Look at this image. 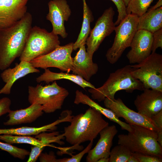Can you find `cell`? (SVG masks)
Segmentation results:
<instances>
[{"label":"cell","instance_id":"e0dca14e","mask_svg":"<svg viewBox=\"0 0 162 162\" xmlns=\"http://www.w3.org/2000/svg\"><path fill=\"white\" fill-rule=\"evenodd\" d=\"M0 76L5 83L0 90V94H10L12 86L14 82L19 79L33 73H38L40 70L34 67L30 62L25 60L20 61L13 68H8L3 70Z\"/></svg>","mask_w":162,"mask_h":162},{"label":"cell","instance_id":"7a4b0ae2","mask_svg":"<svg viewBox=\"0 0 162 162\" xmlns=\"http://www.w3.org/2000/svg\"><path fill=\"white\" fill-rule=\"evenodd\" d=\"M70 124L64 128L63 134L68 143L77 147L82 143L94 140L100 132L109 125L102 115L90 107L84 113L73 116Z\"/></svg>","mask_w":162,"mask_h":162},{"label":"cell","instance_id":"30bf717a","mask_svg":"<svg viewBox=\"0 0 162 162\" xmlns=\"http://www.w3.org/2000/svg\"><path fill=\"white\" fill-rule=\"evenodd\" d=\"M115 11L112 7L106 9L96 22L95 26L91 30L86 44V51L92 58L100 45L106 37L114 31L116 25L113 22Z\"/></svg>","mask_w":162,"mask_h":162},{"label":"cell","instance_id":"74e56055","mask_svg":"<svg viewBox=\"0 0 162 162\" xmlns=\"http://www.w3.org/2000/svg\"><path fill=\"white\" fill-rule=\"evenodd\" d=\"M127 162H139L138 159H137V158L133 154L129 158Z\"/></svg>","mask_w":162,"mask_h":162},{"label":"cell","instance_id":"ab89813d","mask_svg":"<svg viewBox=\"0 0 162 162\" xmlns=\"http://www.w3.org/2000/svg\"><path fill=\"white\" fill-rule=\"evenodd\" d=\"M126 7L130 0H123Z\"/></svg>","mask_w":162,"mask_h":162},{"label":"cell","instance_id":"8d00e7d4","mask_svg":"<svg viewBox=\"0 0 162 162\" xmlns=\"http://www.w3.org/2000/svg\"><path fill=\"white\" fill-rule=\"evenodd\" d=\"M162 0H158V1L154 6L152 7L149 9L154 10L162 6Z\"/></svg>","mask_w":162,"mask_h":162},{"label":"cell","instance_id":"603a6c76","mask_svg":"<svg viewBox=\"0 0 162 162\" xmlns=\"http://www.w3.org/2000/svg\"><path fill=\"white\" fill-rule=\"evenodd\" d=\"M162 28V7L154 10L148 9L138 17L137 29L152 33Z\"/></svg>","mask_w":162,"mask_h":162},{"label":"cell","instance_id":"484cf974","mask_svg":"<svg viewBox=\"0 0 162 162\" xmlns=\"http://www.w3.org/2000/svg\"><path fill=\"white\" fill-rule=\"evenodd\" d=\"M0 140L10 144L24 143L39 147L42 145L41 142L38 139L29 136L3 134L0 135Z\"/></svg>","mask_w":162,"mask_h":162},{"label":"cell","instance_id":"4dcf8cb0","mask_svg":"<svg viewBox=\"0 0 162 162\" xmlns=\"http://www.w3.org/2000/svg\"><path fill=\"white\" fill-rule=\"evenodd\" d=\"M94 140L90 141L87 147L82 151L76 155H73L70 158H64L58 159V162H80L84 155L88 153L91 149L93 145Z\"/></svg>","mask_w":162,"mask_h":162},{"label":"cell","instance_id":"5b68a950","mask_svg":"<svg viewBox=\"0 0 162 162\" xmlns=\"http://www.w3.org/2000/svg\"><path fill=\"white\" fill-rule=\"evenodd\" d=\"M60 43L58 35L52 32L36 26L32 27L20 60L30 62L51 52Z\"/></svg>","mask_w":162,"mask_h":162},{"label":"cell","instance_id":"7c38bea8","mask_svg":"<svg viewBox=\"0 0 162 162\" xmlns=\"http://www.w3.org/2000/svg\"><path fill=\"white\" fill-rule=\"evenodd\" d=\"M49 12L46 19L51 23L54 34L63 38L68 36L64 22L67 21L71 14L69 6L66 0H52L48 3Z\"/></svg>","mask_w":162,"mask_h":162},{"label":"cell","instance_id":"2e32d148","mask_svg":"<svg viewBox=\"0 0 162 162\" xmlns=\"http://www.w3.org/2000/svg\"><path fill=\"white\" fill-rule=\"evenodd\" d=\"M118 132L116 126L114 125L103 129L99 133L100 139L96 146L88 153L86 162H97L102 158H109L114 138Z\"/></svg>","mask_w":162,"mask_h":162},{"label":"cell","instance_id":"3957f363","mask_svg":"<svg viewBox=\"0 0 162 162\" xmlns=\"http://www.w3.org/2000/svg\"><path fill=\"white\" fill-rule=\"evenodd\" d=\"M131 71L130 65H127L110 73L102 86L88 90L92 98L100 102L106 98H115L116 93L121 90L128 92L135 90L142 91L144 89L142 84L133 76Z\"/></svg>","mask_w":162,"mask_h":162},{"label":"cell","instance_id":"f35d334b","mask_svg":"<svg viewBox=\"0 0 162 162\" xmlns=\"http://www.w3.org/2000/svg\"><path fill=\"white\" fill-rule=\"evenodd\" d=\"M109 158H103L99 159L97 162H109Z\"/></svg>","mask_w":162,"mask_h":162},{"label":"cell","instance_id":"9c48e42d","mask_svg":"<svg viewBox=\"0 0 162 162\" xmlns=\"http://www.w3.org/2000/svg\"><path fill=\"white\" fill-rule=\"evenodd\" d=\"M73 44L71 42L65 45H59L51 52L37 58L30 62L36 68L45 69L56 68L69 73L72 70L73 65L71 54Z\"/></svg>","mask_w":162,"mask_h":162},{"label":"cell","instance_id":"1f68e13d","mask_svg":"<svg viewBox=\"0 0 162 162\" xmlns=\"http://www.w3.org/2000/svg\"><path fill=\"white\" fill-rule=\"evenodd\" d=\"M151 118L155 123L158 129L157 141L162 146V110L153 116Z\"/></svg>","mask_w":162,"mask_h":162},{"label":"cell","instance_id":"83f0119b","mask_svg":"<svg viewBox=\"0 0 162 162\" xmlns=\"http://www.w3.org/2000/svg\"><path fill=\"white\" fill-rule=\"evenodd\" d=\"M132 154L126 147L118 144L110 151L109 162H127Z\"/></svg>","mask_w":162,"mask_h":162},{"label":"cell","instance_id":"e575fe53","mask_svg":"<svg viewBox=\"0 0 162 162\" xmlns=\"http://www.w3.org/2000/svg\"><path fill=\"white\" fill-rule=\"evenodd\" d=\"M11 103L8 98L4 97L0 99V116L10 112Z\"/></svg>","mask_w":162,"mask_h":162},{"label":"cell","instance_id":"d6986e66","mask_svg":"<svg viewBox=\"0 0 162 162\" xmlns=\"http://www.w3.org/2000/svg\"><path fill=\"white\" fill-rule=\"evenodd\" d=\"M71 110H65L62 112L58 119L49 124L39 127H22L17 128L0 129V135L9 134L17 135L31 136L37 135L43 132L50 130H55L56 125L64 122H70L73 116Z\"/></svg>","mask_w":162,"mask_h":162},{"label":"cell","instance_id":"7402d4cb","mask_svg":"<svg viewBox=\"0 0 162 162\" xmlns=\"http://www.w3.org/2000/svg\"><path fill=\"white\" fill-rule=\"evenodd\" d=\"M62 79L71 81L79 85L83 89L86 88H95V87L88 81L84 80L79 75L68 73H55L49 69H44V72L37 77L36 81L38 83L44 82L47 83L55 81Z\"/></svg>","mask_w":162,"mask_h":162},{"label":"cell","instance_id":"44dd1931","mask_svg":"<svg viewBox=\"0 0 162 162\" xmlns=\"http://www.w3.org/2000/svg\"><path fill=\"white\" fill-rule=\"evenodd\" d=\"M74 103L76 104H82L87 105L94 109L110 121L119 124L122 130H125L128 132L132 130L130 124L120 120L111 110L102 107L81 91L79 90L76 91Z\"/></svg>","mask_w":162,"mask_h":162},{"label":"cell","instance_id":"d4e9b609","mask_svg":"<svg viewBox=\"0 0 162 162\" xmlns=\"http://www.w3.org/2000/svg\"><path fill=\"white\" fill-rule=\"evenodd\" d=\"M83 19L81 28L76 41L74 43L73 50H76L82 45L86 44V40L91 31L90 23L93 21L92 13L86 0H82Z\"/></svg>","mask_w":162,"mask_h":162},{"label":"cell","instance_id":"ba28073f","mask_svg":"<svg viewBox=\"0 0 162 162\" xmlns=\"http://www.w3.org/2000/svg\"><path fill=\"white\" fill-rule=\"evenodd\" d=\"M138 19L136 15L128 14L116 26L114 42L106 54L107 60L111 64L116 63L125 50L130 47L137 31Z\"/></svg>","mask_w":162,"mask_h":162},{"label":"cell","instance_id":"d6a6232c","mask_svg":"<svg viewBox=\"0 0 162 162\" xmlns=\"http://www.w3.org/2000/svg\"><path fill=\"white\" fill-rule=\"evenodd\" d=\"M159 47L162 48V28L152 33V53Z\"/></svg>","mask_w":162,"mask_h":162},{"label":"cell","instance_id":"8992f818","mask_svg":"<svg viewBox=\"0 0 162 162\" xmlns=\"http://www.w3.org/2000/svg\"><path fill=\"white\" fill-rule=\"evenodd\" d=\"M28 100L31 104L36 103L42 105L46 113H53L62 108L69 94L65 88L59 86L56 81L51 84L43 86L38 84L28 87Z\"/></svg>","mask_w":162,"mask_h":162},{"label":"cell","instance_id":"d590c367","mask_svg":"<svg viewBox=\"0 0 162 162\" xmlns=\"http://www.w3.org/2000/svg\"><path fill=\"white\" fill-rule=\"evenodd\" d=\"M39 158L41 162H58V159H56V156L52 152L48 154L46 153H41Z\"/></svg>","mask_w":162,"mask_h":162},{"label":"cell","instance_id":"5bb4252c","mask_svg":"<svg viewBox=\"0 0 162 162\" xmlns=\"http://www.w3.org/2000/svg\"><path fill=\"white\" fill-rule=\"evenodd\" d=\"M28 0H0V31L12 26L27 12Z\"/></svg>","mask_w":162,"mask_h":162},{"label":"cell","instance_id":"f546056e","mask_svg":"<svg viewBox=\"0 0 162 162\" xmlns=\"http://www.w3.org/2000/svg\"><path fill=\"white\" fill-rule=\"evenodd\" d=\"M113 2L116 6L118 14L117 19L114 22L116 26L118 25L127 15L126 7L123 0H110Z\"/></svg>","mask_w":162,"mask_h":162},{"label":"cell","instance_id":"277c9868","mask_svg":"<svg viewBox=\"0 0 162 162\" xmlns=\"http://www.w3.org/2000/svg\"><path fill=\"white\" fill-rule=\"evenodd\" d=\"M128 134L119 135L118 144L123 145L132 153L162 158V146L157 140V132L140 126L130 125Z\"/></svg>","mask_w":162,"mask_h":162},{"label":"cell","instance_id":"cb8c5ba5","mask_svg":"<svg viewBox=\"0 0 162 162\" xmlns=\"http://www.w3.org/2000/svg\"><path fill=\"white\" fill-rule=\"evenodd\" d=\"M35 138L41 142L42 145L40 147L32 146L27 162H36L44 148L50 144L55 142L62 145L64 143L61 140L65 138L64 134H60L59 132L49 133L43 132L36 135Z\"/></svg>","mask_w":162,"mask_h":162},{"label":"cell","instance_id":"9a60e30c","mask_svg":"<svg viewBox=\"0 0 162 162\" xmlns=\"http://www.w3.org/2000/svg\"><path fill=\"white\" fill-rule=\"evenodd\" d=\"M136 96L134 104L138 112L149 118L162 110V92L144 88Z\"/></svg>","mask_w":162,"mask_h":162},{"label":"cell","instance_id":"f1b7e54d","mask_svg":"<svg viewBox=\"0 0 162 162\" xmlns=\"http://www.w3.org/2000/svg\"><path fill=\"white\" fill-rule=\"evenodd\" d=\"M0 149L8 152L14 157L22 160L24 159L30 153L25 149L19 148L10 144L0 141Z\"/></svg>","mask_w":162,"mask_h":162},{"label":"cell","instance_id":"6da1fadb","mask_svg":"<svg viewBox=\"0 0 162 162\" xmlns=\"http://www.w3.org/2000/svg\"><path fill=\"white\" fill-rule=\"evenodd\" d=\"M32 17L27 12L12 26L0 31V70L10 66L21 55L32 27Z\"/></svg>","mask_w":162,"mask_h":162},{"label":"cell","instance_id":"8fae6325","mask_svg":"<svg viewBox=\"0 0 162 162\" xmlns=\"http://www.w3.org/2000/svg\"><path fill=\"white\" fill-rule=\"evenodd\" d=\"M105 107L111 110L118 118H122L127 123L143 127L157 132L156 124L151 119L128 107L120 98H106L103 101Z\"/></svg>","mask_w":162,"mask_h":162},{"label":"cell","instance_id":"52a82bcc","mask_svg":"<svg viewBox=\"0 0 162 162\" xmlns=\"http://www.w3.org/2000/svg\"><path fill=\"white\" fill-rule=\"evenodd\" d=\"M131 74L144 88L162 92V55L152 53L141 62L132 65Z\"/></svg>","mask_w":162,"mask_h":162},{"label":"cell","instance_id":"ac0fdd59","mask_svg":"<svg viewBox=\"0 0 162 162\" xmlns=\"http://www.w3.org/2000/svg\"><path fill=\"white\" fill-rule=\"evenodd\" d=\"M98 69V65L93 62L92 58L87 53L85 45L81 46L73 58L71 70L73 73L88 81L93 76L96 74Z\"/></svg>","mask_w":162,"mask_h":162},{"label":"cell","instance_id":"ffe728a7","mask_svg":"<svg viewBox=\"0 0 162 162\" xmlns=\"http://www.w3.org/2000/svg\"><path fill=\"white\" fill-rule=\"evenodd\" d=\"M8 120L4 122L5 125H14L31 123L42 116L43 113V106L33 103L24 109L10 110L8 112Z\"/></svg>","mask_w":162,"mask_h":162},{"label":"cell","instance_id":"836d02e7","mask_svg":"<svg viewBox=\"0 0 162 162\" xmlns=\"http://www.w3.org/2000/svg\"><path fill=\"white\" fill-rule=\"evenodd\" d=\"M139 162H162V158L137 153H132Z\"/></svg>","mask_w":162,"mask_h":162},{"label":"cell","instance_id":"4fadbf2b","mask_svg":"<svg viewBox=\"0 0 162 162\" xmlns=\"http://www.w3.org/2000/svg\"><path fill=\"white\" fill-rule=\"evenodd\" d=\"M152 39V33L143 30L137 31L126 55L130 63H139L151 54Z\"/></svg>","mask_w":162,"mask_h":162},{"label":"cell","instance_id":"4316f807","mask_svg":"<svg viewBox=\"0 0 162 162\" xmlns=\"http://www.w3.org/2000/svg\"><path fill=\"white\" fill-rule=\"evenodd\" d=\"M154 0H130L126 7L127 14H132L138 17L147 12Z\"/></svg>","mask_w":162,"mask_h":162}]
</instances>
